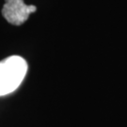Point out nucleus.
<instances>
[{
    "instance_id": "1",
    "label": "nucleus",
    "mask_w": 127,
    "mask_h": 127,
    "mask_svg": "<svg viewBox=\"0 0 127 127\" xmlns=\"http://www.w3.org/2000/svg\"><path fill=\"white\" fill-rule=\"evenodd\" d=\"M27 72V61L11 56L0 61V96L13 92L23 82Z\"/></svg>"
},
{
    "instance_id": "2",
    "label": "nucleus",
    "mask_w": 127,
    "mask_h": 127,
    "mask_svg": "<svg viewBox=\"0 0 127 127\" xmlns=\"http://www.w3.org/2000/svg\"><path fill=\"white\" fill-rule=\"evenodd\" d=\"M36 10L35 6H27L24 0H5L2 14L9 24L21 26L28 19L29 15Z\"/></svg>"
}]
</instances>
